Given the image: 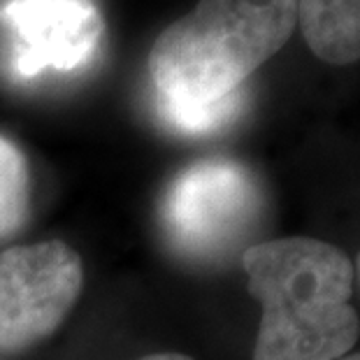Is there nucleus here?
Returning a JSON list of instances; mask_svg holds the SVG:
<instances>
[{"instance_id":"nucleus-1","label":"nucleus","mask_w":360,"mask_h":360,"mask_svg":"<svg viewBox=\"0 0 360 360\" xmlns=\"http://www.w3.org/2000/svg\"><path fill=\"white\" fill-rule=\"evenodd\" d=\"M297 0H200L156 37V110L186 135L219 130L242 107L240 86L290 40Z\"/></svg>"},{"instance_id":"nucleus-2","label":"nucleus","mask_w":360,"mask_h":360,"mask_svg":"<svg viewBox=\"0 0 360 360\" xmlns=\"http://www.w3.org/2000/svg\"><path fill=\"white\" fill-rule=\"evenodd\" d=\"M249 293L260 302L254 360H340L360 335L351 307L354 263L311 237H281L244 251Z\"/></svg>"},{"instance_id":"nucleus-3","label":"nucleus","mask_w":360,"mask_h":360,"mask_svg":"<svg viewBox=\"0 0 360 360\" xmlns=\"http://www.w3.org/2000/svg\"><path fill=\"white\" fill-rule=\"evenodd\" d=\"M260 195L240 163L210 158L170 184L163 228L174 247L193 258H217L240 242L258 217Z\"/></svg>"},{"instance_id":"nucleus-4","label":"nucleus","mask_w":360,"mask_h":360,"mask_svg":"<svg viewBox=\"0 0 360 360\" xmlns=\"http://www.w3.org/2000/svg\"><path fill=\"white\" fill-rule=\"evenodd\" d=\"M84 283L82 260L63 242L0 254V351L42 342L63 323Z\"/></svg>"},{"instance_id":"nucleus-5","label":"nucleus","mask_w":360,"mask_h":360,"mask_svg":"<svg viewBox=\"0 0 360 360\" xmlns=\"http://www.w3.org/2000/svg\"><path fill=\"white\" fill-rule=\"evenodd\" d=\"M0 21L10 40V65L19 79L86 65L105 30L101 12L89 0H10Z\"/></svg>"},{"instance_id":"nucleus-6","label":"nucleus","mask_w":360,"mask_h":360,"mask_svg":"<svg viewBox=\"0 0 360 360\" xmlns=\"http://www.w3.org/2000/svg\"><path fill=\"white\" fill-rule=\"evenodd\" d=\"M297 24L311 53L323 63L360 60V0H297Z\"/></svg>"},{"instance_id":"nucleus-7","label":"nucleus","mask_w":360,"mask_h":360,"mask_svg":"<svg viewBox=\"0 0 360 360\" xmlns=\"http://www.w3.org/2000/svg\"><path fill=\"white\" fill-rule=\"evenodd\" d=\"M30 174L21 149L0 135V240L17 233L28 217Z\"/></svg>"},{"instance_id":"nucleus-8","label":"nucleus","mask_w":360,"mask_h":360,"mask_svg":"<svg viewBox=\"0 0 360 360\" xmlns=\"http://www.w3.org/2000/svg\"><path fill=\"white\" fill-rule=\"evenodd\" d=\"M140 360H193V358L181 356V354H156V356H147V358H140Z\"/></svg>"},{"instance_id":"nucleus-9","label":"nucleus","mask_w":360,"mask_h":360,"mask_svg":"<svg viewBox=\"0 0 360 360\" xmlns=\"http://www.w3.org/2000/svg\"><path fill=\"white\" fill-rule=\"evenodd\" d=\"M340 360H360V354H349V356H344Z\"/></svg>"},{"instance_id":"nucleus-10","label":"nucleus","mask_w":360,"mask_h":360,"mask_svg":"<svg viewBox=\"0 0 360 360\" xmlns=\"http://www.w3.org/2000/svg\"><path fill=\"white\" fill-rule=\"evenodd\" d=\"M354 272L358 274V281H360V254H358V260H356V267H354Z\"/></svg>"}]
</instances>
